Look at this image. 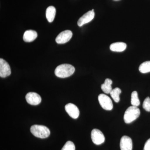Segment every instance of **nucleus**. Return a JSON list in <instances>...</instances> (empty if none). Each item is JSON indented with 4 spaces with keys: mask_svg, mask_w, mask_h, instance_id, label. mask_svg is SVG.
I'll return each mask as SVG.
<instances>
[{
    "mask_svg": "<svg viewBox=\"0 0 150 150\" xmlns=\"http://www.w3.org/2000/svg\"><path fill=\"white\" fill-rule=\"evenodd\" d=\"M75 70L74 67L71 65L63 64L56 67L55 70V74L58 77L67 78L73 75Z\"/></svg>",
    "mask_w": 150,
    "mask_h": 150,
    "instance_id": "1",
    "label": "nucleus"
},
{
    "mask_svg": "<svg viewBox=\"0 0 150 150\" xmlns=\"http://www.w3.org/2000/svg\"><path fill=\"white\" fill-rule=\"evenodd\" d=\"M140 110L136 106H131L127 108L124 113L123 119L126 123H130L139 118L140 115Z\"/></svg>",
    "mask_w": 150,
    "mask_h": 150,
    "instance_id": "2",
    "label": "nucleus"
},
{
    "mask_svg": "<svg viewBox=\"0 0 150 150\" xmlns=\"http://www.w3.org/2000/svg\"><path fill=\"white\" fill-rule=\"evenodd\" d=\"M30 131L35 137L40 139L47 138L50 134L49 129L46 126L42 125H33L30 128Z\"/></svg>",
    "mask_w": 150,
    "mask_h": 150,
    "instance_id": "3",
    "label": "nucleus"
},
{
    "mask_svg": "<svg viewBox=\"0 0 150 150\" xmlns=\"http://www.w3.org/2000/svg\"><path fill=\"white\" fill-rule=\"evenodd\" d=\"M98 101L103 108L105 110H110L113 108V104L110 98L104 94H100L98 97Z\"/></svg>",
    "mask_w": 150,
    "mask_h": 150,
    "instance_id": "4",
    "label": "nucleus"
},
{
    "mask_svg": "<svg viewBox=\"0 0 150 150\" xmlns=\"http://www.w3.org/2000/svg\"><path fill=\"white\" fill-rule=\"evenodd\" d=\"M92 141L95 144L99 145L103 144L105 140L103 134L100 130L94 129L91 131Z\"/></svg>",
    "mask_w": 150,
    "mask_h": 150,
    "instance_id": "5",
    "label": "nucleus"
},
{
    "mask_svg": "<svg viewBox=\"0 0 150 150\" xmlns=\"http://www.w3.org/2000/svg\"><path fill=\"white\" fill-rule=\"evenodd\" d=\"M73 33L70 30H66L59 33L56 38V43L64 44L69 41L72 37Z\"/></svg>",
    "mask_w": 150,
    "mask_h": 150,
    "instance_id": "6",
    "label": "nucleus"
},
{
    "mask_svg": "<svg viewBox=\"0 0 150 150\" xmlns=\"http://www.w3.org/2000/svg\"><path fill=\"white\" fill-rule=\"evenodd\" d=\"M11 74L10 67L5 60L0 59V76L5 78L10 76Z\"/></svg>",
    "mask_w": 150,
    "mask_h": 150,
    "instance_id": "7",
    "label": "nucleus"
},
{
    "mask_svg": "<svg viewBox=\"0 0 150 150\" xmlns=\"http://www.w3.org/2000/svg\"><path fill=\"white\" fill-rule=\"evenodd\" d=\"M95 16V13L94 9L89 11L83 15L78 20L77 24L79 27L82 26L83 25L90 22L93 19Z\"/></svg>",
    "mask_w": 150,
    "mask_h": 150,
    "instance_id": "8",
    "label": "nucleus"
},
{
    "mask_svg": "<svg viewBox=\"0 0 150 150\" xmlns=\"http://www.w3.org/2000/svg\"><path fill=\"white\" fill-rule=\"evenodd\" d=\"M25 99L28 103L31 105H37L41 101V97L36 93H28L25 96Z\"/></svg>",
    "mask_w": 150,
    "mask_h": 150,
    "instance_id": "9",
    "label": "nucleus"
},
{
    "mask_svg": "<svg viewBox=\"0 0 150 150\" xmlns=\"http://www.w3.org/2000/svg\"><path fill=\"white\" fill-rule=\"evenodd\" d=\"M65 110L70 117L74 119H76L79 115L80 112L78 108L73 103H69L66 105Z\"/></svg>",
    "mask_w": 150,
    "mask_h": 150,
    "instance_id": "10",
    "label": "nucleus"
},
{
    "mask_svg": "<svg viewBox=\"0 0 150 150\" xmlns=\"http://www.w3.org/2000/svg\"><path fill=\"white\" fill-rule=\"evenodd\" d=\"M121 150H132L133 143L131 138L127 136H123L120 141Z\"/></svg>",
    "mask_w": 150,
    "mask_h": 150,
    "instance_id": "11",
    "label": "nucleus"
},
{
    "mask_svg": "<svg viewBox=\"0 0 150 150\" xmlns=\"http://www.w3.org/2000/svg\"><path fill=\"white\" fill-rule=\"evenodd\" d=\"M37 32L32 30H28L25 32L23 36V40L25 42H31L37 37Z\"/></svg>",
    "mask_w": 150,
    "mask_h": 150,
    "instance_id": "12",
    "label": "nucleus"
},
{
    "mask_svg": "<svg viewBox=\"0 0 150 150\" xmlns=\"http://www.w3.org/2000/svg\"><path fill=\"white\" fill-rule=\"evenodd\" d=\"M127 45L123 42H116L110 45V49L114 52H122L126 49Z\"/></svg>",
    "mask_w": 150,
    "mask_h": 150,
    "instance_id": "13",
    "label": "nucleus"
},
{
    "mask_svg": "<svg viewBox=\"0 0 150 150\" xmlns=\"http://www.w3.org/2000/svg\"><path fill=\"white\" fill-rule=\"evenodd\" d=\"M56 13V8L53 6L48 7L46 10V17L49 22L54 21Z\"/></svg>",
    "mask_w": 150,
    "mask_h": 150,
    "instance_id": "14",
    "label": "nucleus"
},
{
    "mask_svg": "<svg viewBox=\"0 0 150 150\" xmlns=\"http://www.w3.org/2000/svg\"><path fill=\"white\" fill-rule=\"evenodd\" d=\"M112 81L109 79H107L105 80L104 83L101 85V88L103 91L105 93L109 94L112 91Z\"/></svg>",
    "mask_w": 150,
    "mask_h": 150,
    "instance_id": "15",
    "label": "nucleus"
},
{
    "mask_svg": "<svg viewBox=\"0 0 150 150\" xmlns=\"http://www.w3.org/2000/svg\"><path fill=\"white\" fill-rule=\"evenodd\" d=\"M121 93V89L119 88H115L110 92V96L115 102L118 103L120 101V95Z\"/></svg>",
    "mask_w": 150,
    "mask_h": 150,
    "instance_id": "16",
    "label": "nucleus"
},
{
    "mask_svg": "<svg viewBox=\"0 0 150 150\" xmlns=\"http://www.w3.org/2000/svg\"><path fill=\"white\" fill-rule=\"evenodd\" d=\"M131 104L132 106L136 107H138L140 105V100L138 97V93L137 91H133L131 93Z\"/></svg>",
    "mask_w": 150,
    "mask_h": 150,
    "instance_id": "17",
    "label": "nucleus"
},
{
    "mask_svg": "<svg viewBox=\"0 0 150 150\" xmlns=\"http://www.w3.org/2000/svg\"><path fill=\"white\" fill-rule=\"evenodd\" d=\"M139 70L140 72L143 74L150 72V61H147L141 64L139 67Z\"/></svg>",
    "mask_w": 150,
    "mask_h": 150,
    "instance_id": "18",
    "label": "nucleus"
},
{
    "mask_svg": "<svg viewBox=\"0 0 150 150\" xmlns=\"http://www.w3.org/2000/svg\"><path fill=\"white\" fill-rule=\"evenodd\" d=\"M75 149L76 148L74 143L71 141H68L64 145L62 150H75Z\"/></svg>",
    "mask_w": 150,
    "mask_h": 150,
    "instance_id": "19",
    "label": "nucleus"
},
{
    "mask_svg": "<svg viewBox=\"0 0 150 150\" xmlns=\"http://www.w3.org/2000/svg\"><path fill=\"white\" fill-rule=\"evenodd\" d=\"M143 107L146 111L150 112V98L149 97H147L144 100Z\"/></svg>",
    "mask_w": 150,
    "mask_h": 150,
    "instance_id": "20",
    "label": "nucleus"
},
{
    "mask_svg": "<svg viewBox=\"0 0 150 150\" xmlns=\"http://www.w3.org/2000/svg\"><path fill=\"white\" fill-rule=\"evenodd\" d=\"M143 150H150V139H148L145 143Z\"/></svg>",
    "mask_w": 150,
    "mask_h": 150,
    "instance_id": "21",
    "label": "nucleus"
},
{
    "mask_svg": "<svg viewBox=\"0 0 150 150\" xmlns=\"http://www.w3.org/2000/svg\"><path fill=\"white\" fill-rule=\"evenodd\" d=\"M116 1H117V0H116Z\"/></svg>",
    "mask_w": 150,
    "mask_h": 150,
    "instance_id": "22",
    "label": "nucleus"
}]
</instances>
